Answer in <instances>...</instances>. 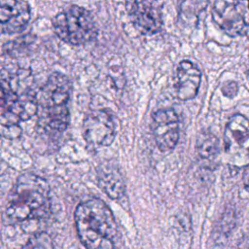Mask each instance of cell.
Segmentation results:
<instances>
[{"instance_id": "3957f363", "label": "cell", "mask_w": 249, "mask_h": 249, "mask_svg": "<svg viewBox=\"0 0 249 249\" xmlns=\"http://www.w3.org/2000/svg\"><path fill=\"white\" fill-rule=\"evenodd\" d=\"M56 36L63 42L82 46L93 41L97 36V27L93 17L87 9L72 5L52 18Z\"/></svg>"}, {"instance_id": "d6986e66", "label": "cell", "mask_w": 249, "mask_h": 249, "mask_svg": "<svg viewBox=\"0 0 249 249\" xmlns=\"http://www.w3.org/2000/svg\"><path fill=\"white\" fill-rule=\"evenodd\" d=\"M243 183H244L245 189L249 193V164L245 166V169L243 172Z\"/></svg>"}, {"instance_id": "5b68a950", "label": "cell", "mask_w": 249, "mask_h": 249, "mask_svg": "<svg viewBox=\"0 0 249 249\" xmlns=\"http://www.w3.org/2000/svg\"><path fill=\"white\" fill-rule=\"evenodd\" d=\"M125 10L133 26L143 35L159 33L163 25L159 0H125Z\"/></svg>"}, {"instance_id": "4fadbf2b", "label": "cell", "mask_w": 249, "mask_h": 249, "mask_svg": "<svg viewBox=\"0 0 249 249\" xmlns=\"http://www.w3.org/2000/svg\"><path fill=\"white\" fill-rule=\"evenodd\" d=\"M40 124L54 132L64 131L70 121V113L67 105L42 107Z\"/></svg>"}, {"instance_id": "7a4b0ae2", "label": "cell", "mask_w": 249, "mask_h": 249, "mask_svg": "<svg viewBox=\"0 0 249 249\" xmlns=\"http://www.w3.org/2000/svg\"><path fill=\"white\" fill-rule=\"evenodd\" d=\"M74 220L79 239L87 249H115L118 228L105 201L96 197L81 201Z\"/></svg>"}, {"instance_id": "ac0fdd59", "label": "cell", "mask_w": 249, "mask_h": 249, "mask_svg": "<svg viewBox=\"0 0 249 249\" xmlns=\"http://www.w3.org/2000/svg\"><path fill=\"white\" fill-rule=\"evenodd\" d=\"M237 90H238V86H237V83L234 82V81L227 82L222 87L223 94L227 97H230V98L234 97L237 93Z\"/></svg>"}, {"instance_id": "7c38bea8", "label": "cell", "mask_w": 249, "mask_h": 249, "mask_svg": "<svg viewBox=\"0 0 249 249\" xmlns=\"http://www.w3.org/2000/svg\"><path fill=\"white\" fill-rule=\"evenodd\" d=\"M97 181L99 187L112 199L120 198L125 191L124 181L119 168L111 162H105L99 165L97 169Z\"/></svg>"}, {"instance_id": "277c9868", "label": "cell", "mask_w": 249, "mask_h": 249, "mask_svg": "<svg viewBox=\"0 0 249 249\" xmlns=\"http://www.w3.org/2000/svg\"><path fill=\"white\" fill-rule=\"evenodd\" d=\"M211 15L216 25L230 37L244 35L249 28V0H215Z\"/></svg>"}, {"instance_id": "30bf717a", "label": "cell", "mask_w": 249, "mask_h": 249, "mask_svg": "<svg viewBox=\"0 0 249 249\" xmlns=\"http://www.w3.org/2000/svg\"><path fill=\"white\" fill-rule=\"evenodd\" d=\"M72 84L69 78L60 73H52L41 89L39 106H64L70 99Z\"/></svg>"}, {"instance_id": "6da1fadb", "label": "cell", "mask_w": 249, "mask_h": 249, "mask_svg": "<svg viewBox=\"0 0 249 249\" xmlns=\"http://www.w3.org/2000/svg\"><path fill=\"white\" fill-rule=\"evenodd\" d=\"M51 208L50 186L46 179L34 173L19 175L11 189L5 215L11 224L42 219Z\"/></svg>"}, {"instance_id": "ba28073f", "label": "cell", "mask_w": 249, "mask_h": 249, "mask_svg": "<svg viewBox=\"0 0 249 249\" xmlns=\"http://www.w3.org/2000/svg\"><path fill=\"white\" fill-rule=\"evenodd\" d=\"M225 151L235 158H245L249 155V120L234 114L229 120L224 134Z\"/></svg>"}, {"instance_id": "ffe728a7", "label": "cell", "mask_w": 249, "mask_h": 249, "mask_svg": "<svg viewBox=\"0 0 249 249\" xmlns=\"http://www.w3.org/2000/svg\"><path fill=\"white\" fill-rule=\"evenodd\" d=\"M248 77H249V70H248Z\"/></svg>"}, {"instance_id": "2e32d148", "label": "cell", "mask_w": 249, "mask_h": 249, "mask_svg": "<svg viewBox=\"0 0 249 249\" xmlns=\"http://www.w3.org/2000/svg\"><path fill=\"white\" fill-rule=\"evenodd\" d=\"M21 249H54L51 235L46 231L33 234Z\"/></svg>"}, {"instance_id": "9c48e42d", "label": "cell", "mask_w": 249, "mask_h": 249, "mask_svg": "<svg viewBox=\"0 0 249 249\" xmlns=\"http://www.w3.org/2000/svg\"><path fill=\"white\" fill-rule=\"evenodd\" d=\"M31 18V9L25 0H5L0 9L1 31L15 34L23 31Z\"/></svg>"}, {"instance_id": "52a82bcc", "label": "cell", "mask_w": 249, "mask_h": 249, "mask_svg": "<svg viewBox=\"0 0 249 249\" xmlns=\"http://www.w3.org/2000/svg\"><path fill=\"white\" fill-rule=\"evenodd\" d=\"M151 129L157 147L162 153L171 152L179 140V118L171 109H160L153 113Z\"/></svg>"}, {"instance_id": "8992f818", "label": "cell", "mask_w": 249, "mask_h": 249, "mask_svg": "<svg viewBox=\"0 0 249 249\" xmlns=\"http://www.w3.org/2000/svg\"><path fill=\"white\" fill-rule=\"evenodd\" d=\"M83 131L88 144L94 147L110 146L116 135L114 119L107 110H94L86 116Z\"/></svg>"}, {"instance_id": "5bb4252c", "label": "cell", "mask_w": 249, "mask_h": 249, "mask_svg": "<svg viewBox=\"0 0 249 249\" xmlns=\"http://www.w3.org/2000/svg\"><path fill=\"white\" fill-rule=\"evenodd\" d=\"M209 0H182L179 13L178 23L184 27L196 26L199 15L208 6Z\"/></svg>"}, {"instance_id": "8fae6325", "label": "cell", "mask_w": 249, "mask_h": 249, "mask_svg": "<svg viewBox=\"0 0 249 249\" xmlns=\"http://www.w3.org/2000/svg\"><path fill=\"white\" fill-rule=\"evenodd\" d=\"M201 81L199 68L190 60H182L176 73V92L179 99L191 100L197 94Z\"/></svg>"}, {"instance_id": "9a60e30c", "label": "cell", "mask_w": 249, "mask_h": 249, "mask_svg": "<svg viewBox=\"0 0 249 249\" xmlns=\"http://www.w3.org/2000/svg\"><path fill=\"white\" fill-rule=\"evenodd\" d=\"M196 151L200 158L211 159L219 152V140L211 132H201L196 141Z\"/></svg>"}, {"instance_id": "e0dca14e", "label": "cell", "mask_w": 249, "mask_h": 249, "mask_svg": "<svg viewBox=\"0 0 249 249\" xmlns=\"http://www.w3.org/2000/svg\"><path fill=\"white\" fill-rule=\"evenodd\" d=\"M1 133L4 137L9 139H14L18 137L21 134V129L18 125H9V126H1Z\"/></svg>"}]
</instances>
